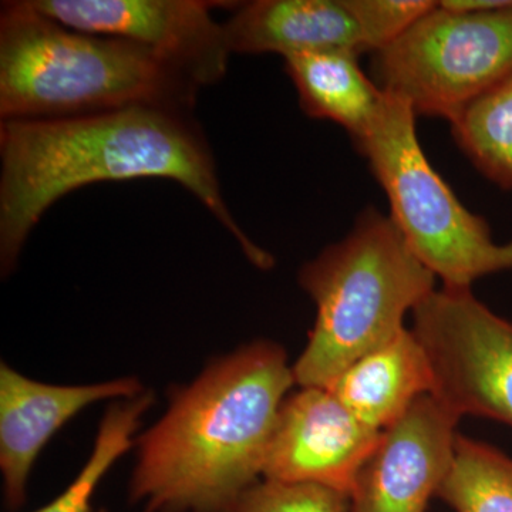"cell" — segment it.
Listing matches in <instances>:
<instances>
[{"instance_id":"cell-1","label":"cell","mask_w":512,"mask_h":512,"mask_svg":"<svg viewBox=\"0 0 512 512\" xmlns=\"http://www.w3.org/2000/svg\"><path fill=\"white\" fill-rule=\"evenodd\" d=\"M0 158L3 274L59 198L84 185L138 178L183 185L237 239L252 264L274 265L225 204L210 147L187 111L137 106L66 119L0 121Z\"/></svg>"},{"instance_id":"cell-2","label":"cell","mask_w":512,"mask_h":512,"mask_svg":"<svg viewBox=\"0 0 512 512\" xmlns=\"http://www.w3.org/2000/svg\"><path fill=\"white\" fill-rule=\"evenodd\" d=\"M293 384L285 350L269 340L214 360L138 437L131 503L144 512L227 511L262 474Z\"/></svg>"},{"instance_id":"cell-3","label":"cell","mask_w":512,"mask_h":512,"mask_svg":"<svg viewBox=\"0 0 512 512\" xmlns=\"http://www.w3.org/2000/svg\"><path fill=\"white\" fill-rule=\"evenodd\" d=\"M201 87L147 47L67 28L30 0L0 12V119L154 106L188 111Z\"/></svg>"},{"instance_id":"cell-4","label":"cell","mask_w":512,"mask_h":512,"mask_svg":"<svg viewBox=\"0 0 512 512\" xmlns=\"http://www.w3.org/2000/svg\"><path fill=\"white\" fill-rule=\"evenodd\" d=\"M316 306L309 342L292 366L296 384L328 389L350 365L403 332L407 312L436 291L389 215L369 208L338 244L302 266Z\"/></svg>"},{"instance_id":"cell-5","label":"cell","mask_w":512,"mask_h":512,"mask_svg":"<svg viewBox=\"0 0 512 512\" xmlns=\"http://www.w3.org/2000/svg\"><path fill=\"white\" fill-rule=\"evenodd\" d=\"M417 116L406 101L384 93L369 130L355 140L421 264L443 288L471 289L483 276L512 271V241L497 244L487 221L467 210L427 160Z\"/></svg>"},{"instance_id":"cell-6","label":"cell","mask_w":512,"mask_h":512,"mask_svg":"<svg viewBox=\"0 0 512 512\" xmlns=\"http://www.w3.org/2000/svg\"><path fill=\"white\" fill-rule=\"evenodd\" d=\"M512 73V3L490 12L436 8L373 53V82L416 116L453 123Z\"/></svg>"},{"instance_id":"cell-7","label":"cell","mask_w":512,"mask_h":512,"mask_svg":"<svg viewBox=\"0 0 512 512\" xmlns=\"http://www.w3.org/2000/svg\"><path fill=\"white\" fill-rule=\"evenodd\" d=\"M413 333L429 357L433 394L458 417L512 427V323L471 289L441 288L413 311Z\"/></svg>"},{"instance_id":"cell-8","label":"cell","mask_w":512,"mask_h":512,"mask_svg":"<svg viewBox=\"0 0 512 512\" xmlns=\"http://www.w3.org/2000/svg\"><path fill=\"white\" fill-rule=\"evenodd\" d=\"M39 12L67 28L119 37L147 47L198 87L220 82L231 52L224 25L202 0H30Z\"/></svg>"},{"instance_id":"cell-9","label":"cell","mask_w":512,"mask_h":512,"mask_svg":"<svg viewBox=\"0 0 512 512\" xmlns=\"http://www.w3.org/2000/svg\"><path fill=\"white\" fill-rule=\"evenodd\" d=\"M383 431L366 426L328 389L302 387L279 409L262 476L348 495Z\"/></svg>"},{"instance_id":"cell-10","label":"cell","mask_w":512,"mask_h":512,"mask_svg":"<svg viewBox=\"0 0 512 512\" xmlns=\"http://www.w3.org/2000/svg\"><path fill=\"white\" fill-rule=\"evenodd\" d=\"M460 417L433 394L421 396L383 430L350 494L352 512H424L446 480Z\"/></svg>"},{"instance_id":"cell-11","label":"cell","mask_w":512,"mask_h":512,"mask_svg":"<svg viewBox=\"0 0 512 512\" xmlns=\"http://www.w3.org/2000/svg\"><path fill=\"white\" fill-rule=\"evenodd\" d=\"M144 393L134 377L80 386L36 382L0 365V470L9 507L25 503L33 464L47 441L77 414L104 400Z\"/></svg>"},{"instance_id":"cell-12","label":"cell","mask_w":512,"mask_h":512,"mask_svg":"<svg viewBox=\"0 0 512 512\" xmlns=\"http://www.w3.org/2000/svg\"><path fill=\"white\" fill-rule=\"evenodd\" d=\"M229 52L289 57L365 52L345 0H255L235 6L224 23Z\"/></svg>"},{"instance_id":"cell-13","label":"cell","mask_w":512,"mask_h":512,"mask_svg":"<svg viewBox=\"0 0 512 512\" xmlns=\"http://www.w3.org/2000/svg\"><path fill=\"white\" fill-rule=\"evenodd\" d=\"M356 419L383 431L421 396L433 392L426 350L404 329L396 339L350 365L328 387Z\"/></svg>"},{"instance_id":"cell-14","label":"cell","mask_w":512,"mask_h":512,"mask_svg":"<svg viewBox=\"0 0 512 512\" xmlns=\"http://www.w3.org/2000/svg\"><path fill=\"white\" fill-rule=\"evenodd\" d=\"M357 57L325 52L285 60L302 110L312 119L339 124L353 141L369 130L384 100L383 90L360 69Z\"/></svg>"},{"instance_id":"cell-15","label":"cell","mask_w":512,"mask_h":512,"mask_svg":"<svg viewBox=\"0 0 512 512\" xmlns=\"http://www.w3.org/2000/svg\"><path fill=\"white\" fill-rule=\"evenodd\" d=\"M451 130L474 167L512 191V73L470 104Z\"/></svg>"},{"instance_id":"cell-16","label":"cell","mask_w":512,"mask_h":512,"mask_svg":"<svg viewBox=\"0 0 512 512\" xmlns=\"http://www.w3.org/2000/svg\"><path fill=\"white\" fill-rule=\"evenodd\" d=\"M437 497L456 512H512V458L458 436L453 464Z\"/></svg>"},{"instance_id":"cell-17","label":"cell","mask_w":512,"mask_h":512,"mask_svg":"<svg viewBox=\"0 0 512 512\" xmlns=\"http://www.w3.org/2000/svg\"><path fill=\"white\" fill-rule=\"evenodd\" d=\"M153 402V393L144 392L109 407L101 420L92 456L79 476L56 500L35 512H90L97 485L116 461L136 446L134 436L140 427L141 417Z\"/></svg>"},{"instance_id":"cell-18","label":"cell","mask_w":512,"mask_h":512,"mask_svg":"<svg viewBox=\"0 0 512 512\" xmlns=\"http://www.w3.org/2000/svg\"><path fill=\"white\" fill-rule=\"evenodd\" d=\"M225 512H352L348 495L315 484L264 480L252 484Z\"/></svg>"},{"instance_id":"cell-19","label":"cell","mask_w":512,"mask_h":512,"mask_svg":"<svg viewBox=\"0 0 512 512\" xmlns=\"http://www.w3.org/2000/svg\"><path fill=\"white\" fill-rule=\"evenodd\" d=\"M355 19L366 53H376L404 35L433 10L431 0H345Z\"/></svg>"},{"instance_id":"cell-20","label":"cell","mask_w":512,"mask_h":512,"mask_svg":"<svg viewBox=\"0 0 512 512\" xmlns=\"http://www.w3.org/2000/svg\"><path fill=\"white\" fill-rule=\"evenodd\" d=\"M99 512H107L106 510H100Z\"/></svg>"}]
</instances>
